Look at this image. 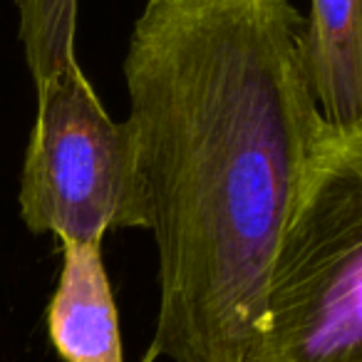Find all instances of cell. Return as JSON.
<instances>
[{
  "mask_svg": "<svg viewBox=\"0 0 362 362\" xmlns=\"http://www.w3.org/2000/svg\"><path fill=\"white\" fill-rule=\"evenodd\" d=\"M159 253L151 357L243 362L327 122L291 0H149L124 57Z\"/></svg>",
  "mask_w": 362,
  "mask_h": 362,
  "instance_id": "cell-1",
  "label": "cell"
},
{
  "mask_svg": "<svg viewBox=\"0 0 362 362\" xmlns=\"http://www.w3.org/2000/svg\"><path fill=\"white\" fill-rule=\"evenodd\" d=\"M243 362H362V124H327Z\"/></svg>",
  "mask_w": 362,
  "mask_h": 362,
  "instance_id": "cell-2",
  "label": "cell"
},
{
  "mask_svg": "<svg viewBox=\"0 0 362 362\" xmlns=\"http://www.w3.org/2000/svg\"><path fill=\"white\" fill-rule=\"evenodd\" d=\"M37 115L21 174V216L60 243H102L122 228L151 231V199L134 127L102 107L80 62L35 85Z\"/></svg>",
  "mask_w": 362,
  "mask_h": 362,
  "instance_id": "cell-3",
  "label": "cell"
},
{
  "mask_svg": "<svg viewBox=\"0 0 362 362\" xmlns=\"http://www.w3.org/2000/svg\"><path fill=\"white\" fill-rule=\"evenodd\" d=\"M47 332L65 362H124L102 243H62L60 278L47 305Z\"/></svg>",
  "mask_w": 362,
  "mask_h": 362,
  "instance_id": "cell-4",
  "label": "cell"
},
{
  "mask_svg": "<svg viewBox=\"0 0 362 362\" xmlns=\"http://www.w3.org/2000/svg\"><path fill=\"white\" fill-rule=\"evenodd\" d=\"M305 67L327 124H362V0H313Z\"/></svg>",
  "mask_w": 362,
  "mask_h": 362,
  "instance_id": "cell-5",
  "label": "cell"
},
{
  "mask_svg": "<svg viewBox=\"0 0 362 362\" xmlns=\"http://www.w3.org/2000/svg\"><path fill=\"white\" fill-rule=\"evenodd\" d=\"M16 8L18 37L35 85L77 62V0H16Z\"/></svg>",
  "mask_w": 362,
  "mask_h": 362,
  "instance_id": "cell-6",
  "label": "cell"
}]
</instances>
